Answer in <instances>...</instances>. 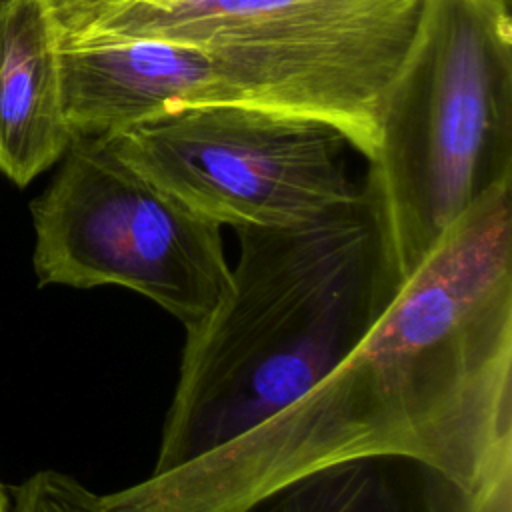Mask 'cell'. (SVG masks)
<instances>
[{"label": "cell", "instance_id": "6da1fadb", "mask_svg": "<svg viewBox=\"0 0 512 512\" xmlns=\"http://www.w3.org/2000/svg\"><path fill=\"white\" fill-rule=\"evenodd\" d=\"M368 454L422 458L476 496L512 476V180L456 220L376 328L300 400L102 498L108 512H240Z\"/></svg>", "mask_w": 512, "mask_h": 512}, {"label": "cell", "instance_id": "7a4b0ae2", "mask_svg": "<svg viewBox=\"0 0 512 512\" xmlns=\"http://www.w3.org/2000/svg\"><path fill=\"white\" fill-rule=\"evenodd\" d=\"M240 256L214 310L186 330L152 474L248 434L318 386L408 280L378 188L292 226L234 228Z\"/></svg>", "mask_w": 512, "mask_h": 512}, {"label": "cell", "instance_id": "3957f363", "mask_svg": "<svg viewBox=\"0 0 512 512\" xmlns=\"http://www.w3.org/2000/svg\"><path fill=\"white\" fill-rule=\"evenodd\" d=\"M368 162L410 278L478 198L512 180V0H420Z\"/></svg>", "mask_w": 512, "mask_h": 512}, {"label": "cell", "instance_id": "277c9868", "mask_svg": "<svg viewBox=\"0 0 512 512\" xmlns=\"http://www.w3.org/2000/svg\"><path fill=\"white\" fill-rule=\"evenodd\" d=\"M60 38H148L204 50L248 106L338 128L368 160L380 96L420 0H52Z\"/></svg>", "mask_w": 512, "mask_h": 512}, {"label": "cell", "instance_id": "5b68a950", "mask_svg": "<svg viewBox=\"0 0 512 512\" xmlns=\"http://www.w3.org/2000/svg\"><path fill=\"white\" fill-rule=\"evenodd\" d=\"M30 212L40 286H122L186 330L230 286L222 226L150 182L106 136H76Z\"/></svg>", "mask_w": 512, "mask_h": 512}, {"label": "cell", "instance_id": "8992f818", "mask_svg": "<svg viewBox=\"0 0 512 512\" xmlns=\"http://www.w3.org/2000/svg\"><path fill=\"white\" fill-rule=\"evenodd\" d=\"M104 136L150 182L220 226H292L358 192L346 136L312 116L198 106Z\"/></svg>", "mask_w": 512, "mask_h": 512}, {"label": "cell", "instance_id": "52a82bcc", "mask_svg": "<svg viewBox=\"0 0 512 512\" xmlns=\"http://www.w3.org/2000/svg\"><path fill=\"white\" fill-rule=\"evenodd\" d=\"M64 114L72 136L116 134L198 106H248L204 50L148 38H60Z\"/></svg>", "mask_w": 512, "mask_h": 512}, {"label": "cell", "instance_id": "ba28073f", "mask_svg": "<svg viewBox=\"0 0 512 512\" xmlns=\"http://www.w3.org/2000/svg\"><path fill=\"white\" fill-rule=\"evenodd\" d=\"M72 140L52 0H0V172L24 188Z\"/></svg>", "mask_w": 512, "mask_h": 512}, {"label": "cell", "instance_id": "9c48e42d", "mask_svg": "<svg viewBox=\"0 0 512 512\" xmlns=\"http://www.w3.org/2000/svg\"><path fill=\"white\" fill-rule=\"evenodd\" d=\"M240 512H512V476L476 496L422 458L368 454L300 474Z\"/></svg>", "mask_w": 512, "mask_h": 512}, {"label": "cell", "instance_id": "30bf717a", "mask_svg": "<svg viewBox=\"0 0 512 512\" xmlns=\"http://www.w3.org/2000/svg\"><path fill=\"white\" fill-rule=\"evenodd\" d=\"M10 512H108L102 494L58 470H40L10 492Z\"/></svg>", "mask_w": 512, "mask_h": 512}, {"label": "cell", "instance_id": "8fae6325", "mask_svg": "<svg viewBox=\"0 0 512 512\" xmlns=\"http://www.w3.org/2000/svg\"><path fill=\"white\" fill-rule=\"evenodd\" d=\"M0 512H10V494L2 482H0Z\"/></svg>", "mask_w": 512, "mask_h": 512}]
</instances>
